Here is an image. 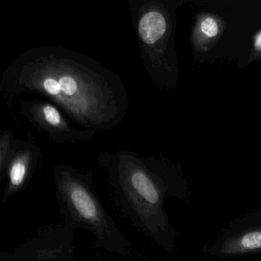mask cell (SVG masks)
I'll return each mask as SVG.
<instances>
[{
    "label": "cell",
    "mask_w": 261,
    "mask_h": 261,
    "mask_svg": "<svg viewBox=\"0 0 261 261\" xmlns=\"http://www.w3.org/2000/svg\"><path fill=\"white\" fill-rule=\"evenodd\" d=\"M119 208L148 238L166 250L173 244V230L165 212L164 201L176 192L143 166H120L111 175Z\"/></svg>",
    "instance_id": "1"
},
{
    "label": "cell",
    "mask_w": 261,
    "mask_h": 261,
    "mask_svg": "<svg viewBox=\"0 0 261 261\" xmlns=\"http://www.w3.org/2000/svg\"><path fill=\"white\" fill-rule=\"evenodd\" d=\"M56 196L67 224L92 232L94 247L129 256L130 243L100 202L89 178L61 169L56 175Z\"/></svg>",
    "instance_id": "2"
},
{
    "label": "cell",
    "mask_w": 261,
    "mask_h": 261,
    "mask_svg": "<svg viewBox=\"0 0 261 261\" xmlns=\"http://www.w3.org/2000/svg\"><path fill=\"white\" fill-rule=\"evenodd\" d=\"M254 218V222L238 224L219 243L218 254L222 256L244 254L261 250V217Z\"/></svg>",
    "instance_id": "3"
},
{
    "label": "cell",
    "mask_w": 261,
    "mask_h": 261,
    "mask_svg": "<svg viewBox=\"0 0 261 261\" xmlns=\"http://www.w3.org/2000/svg\"><path fill=\"white\" fill-rule=\"evenodd\" d=\"M224 30L223 21L212 14L198 16L193 30V43L199 51H207L217 42Z\"/></svg>",
    "instance_id": "4"
},
{
    "label": "cell",
    "mask_w": 261,
    "mask_h": 261,
    "mask_svg": "<svg viewBox=\"0 0 261 261\" xmlns=\"http://www.w3.org/2000/svg\"><path fill=\"white\" fill-rule=\"evenodd\" d=\"M138 30L143 42L152 45L160 40L166 34L167 22L160 12H148L140 19Z\"/></svg>",
    "instance_id": "5"
},
{
    "label": "cell",
    "mask_w": 261,
    "mask_h": 261,
    "mask_svg": "<svg viewBox=\"0 0 261 261\" xmlns=\"http://www.w3.org/2000/svg\"><path fill=\"white\" fill-rule=\"evenodd\" d=\"M41 85L43 91L51 97L72 98L80 92L79 82L68 75L45 77Z\"/></svg>",
    "instance_id": "6"
},
{
    "label": "cell",
    "mask_w": 261,
    "mask_h": 261,
    "mask_svg": "<svg viewBox=\"0 0 261 261\" xmlns=\"http://www.w3.org/2000/svg\"><path fill=\"white\" fill-rule=\"evenodd\" d=\"M43 114L45 120L49 124L53 126H57L60 124L62 121V117L60 113L55 107L51 105H45L43 108Z\"/></svg>",
    "instance_id": "7"
},
{
    "label": "cell",
    "mask_w": 261,
    "mask_h": 261,
    "mask_svg": "<svg viewBox=\"0 0 261 261\" xmlns=\"http://www.w3.org/2000/svg\"><path fill=\"white\" fill-rule=\"evenodd\" d=\"M260 57L261 56V30L255 36L253 41V51L251 53V57Z\"/></svg>",
    "instance_id": "8"
}]
</instances>
